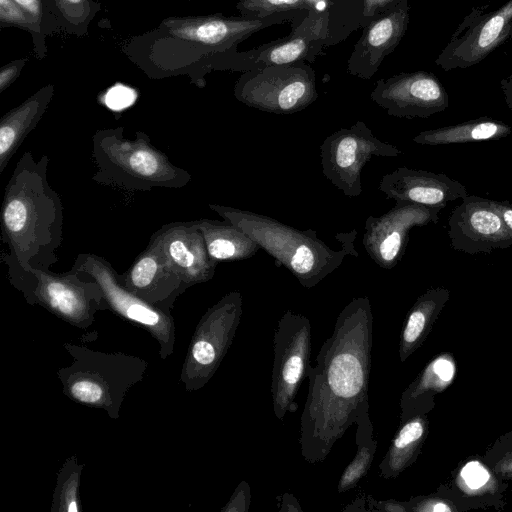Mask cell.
<instances>
[{"mask_svg":"<svg viewBox=\"0 0 512 512\" xmlns=\"http://www.w3.org/2000/svg\"><path fill=\"white\" fill-rule=\"evenodd\" d=\"M373 324L369 298H353L338 314L315 363L308 366L298 442L309 464L323 462L348 428L369 411Z\"/></svg>","mask_w":512,"mask_h":512,"instance_id":"1","label":"cell"},{"mask_svg":"<svg viewBox=\"0 0 512 512\" xmlns=\"http://www.w3.org/2000/svg\"><path fill=\"white\" fill-rule=\"evenodd\" d=\"M50 158L26 151L6 184L1 206V261L8 272L49 270L63 240V205L48 181Z\"/></svg>","mask_w":512,"mask_h":512,"instance_id":"2","label":"cell"},{"mask_svg":"<svg viewBox=\"0 0 512 512\" xmlns=\"http://www.w3.org/2000/svg\"><path fill=\"white\" fill-rule=\"evenodd\" d=\"M209 208L246 232L266 253L284 266L304 288H313L340 267L346 255L357 256L356 230L337 234L341 250H334L313 229L300 230L277 219L220 204Z\"/></svg>","mask_w":512,"mask_h":512,"instance_id":"3","label":"cell"},{"mask_svg":"<svg viewBox=\"0 0 512 512\" xmlns=\"http://www.w3.org/2000/svg\"><path fill=\"white\" fill-rule=\"evenodd\" d=\"M92 144L96 166L92 179L98 184L127 191H150L182 188L192 179L188 171L157 149L143 131L136 132L134 139H127L123 127L98 129Z\"/></svg>","mask_w":512,"mask_h":512,"instance_id":"4","label":"cell"},{"mask_svg":"<svg viewBox=\"0 0 512 512\" xmlns=\"http://www.w3.org/2000/svg\"><path fill=\"white\" fill-rule=\"evenodd\" d=\"M234 95L241 103L260 111L296 113L318 98L316 74L305 62L252 68L239 77Z\"/></svg>","mask_w":512,"mask_h":512,"instance_id":"5","label":"cell"},{"mask_svg":"<svg viewBox=\"0 0 512 512\" xmlns=\"http://www.w3.org/2000/svg\"><path fill=\"white\" fill-rule=\"evenodd\" d=\"M271 395L274 415L281 422L295 412L298 390L307 377L311 355L310 320L287 310L278 320L273 336Z\"/></svg>","mask_w":512,"mask_h":512,"instance_id":"6","label":"cell"},{"mask_svg":"<svg viewBox=\"0 0 512 512\" xmlns=\"http://www.w3.org/2000/svg\"><path fill=\"white\" fill-rule=\"evenodd\" d=\"M402 151L377 138L362 121L340 128L320 145L322 173L347 197L363 192L361 173L373 157H397Z\"/></svg>","mask_w":512,"mask_h":512,"instance_id":"7","label":"cell"},{"mask_svg":"<svg viewBox=\"0 0 512 512\" xmlns=\"http://www.w3.org/2000/svg\"><path fill=\"white\" fill-rule=\"evenodd\" d=\"M474 7L454 31L435 64L444 71L474 66L512 39V0L496 10Z\"/></svg>","mask_w":512,"mask_h":512,"instance_id":"8","label":"cell"},{"mask_svg":"<svg viewBox=\"0 0 512 512\" xmlns=\"http://www.w3.org/2000/svg\"><path fill=\"white\" fill-rule=\"evenodd\" d=\"M308 11V10H307ZM307 11L275 15L264 19L245 17H170L163 31L174 39L195 45L200 53H227L250 35L274 24L302 18Z\"/></svg>","mask_w":512,"mask_h":512,"instance_id":"9","label":"cell"},{"mask_svg":"<svg viewBox=\"0 0 512 512\" xmlns=\"http://www.w3.org/2000/svg\"><path fill=\"white\" fill-rule=\"evenodd\" d=\"M370 97L390 116L428 118L446 110L448 94L435 74L403 72L376 82Z\"/></svg>","mask_w":512,"mask_h":512,"instance_id":"10","label":"cell"},{"mask_svg":"<svg viewBox=\"0 0 512 512\" xmlns=\"http://www.w3.org/2000/svg\"><path fill=\"white\" fill-rule=\"evenodd\" d=\"M441 208L413 203H396L382 215L369 216L365 221L363 246L379 267L392 269L402 259L414 227L439 221Z\"/></svg>","mask_w":512,"mask_h":512,"instance_id":"11","label":"cell"},{"mask_svg":"<svg viewBox=\"0 0 512 512\" xmlns=\"http://www.w3.org/2000/svg\"><path fill=\"white\" fill-rule=\"evenodd\" d=\"M329 21L328 11L311 8L283 39L254 50L231 54L236 57V61L231 63L232 69L246 71L269 65L313 61L328 40Z\"/></svg>","mask_w":512,"mask_h":512,"instance_id":"12","label":"cell"},{"mask_svg":"<svg viewBox=\"0 0 512 512\" xmlns=\"http://www.w3.org/2000/svg\"><path fill=\"white\" fill-rule=\"evenodd\" d=\"M454 250L467 254L491 253L512 246V236L490 199L466 195L448 220Z\"/></svg>","mask_w":512,"mask_h":512,"instance_id":"13","label":"cell"},{"mask_svg":"<svg viewBox=\"0 0 512 512\" xmlns=\"http://www.w3.org/2000/svg\"><path fill=\"white\" fill-rule=\"evenodd\" d=\"M408 0H398L365 27L348 59L347 72L362 79L372 78L384 58L391 54L408 28Z\"/></svg>","mask_w":512,"mask_h":512,"instance_id":"14","label":"cell"},{"mask_svg":"<svg viewBox=\"0 0 512 512\" xmlns=\"http://www.w3.org/2000/svg\"><path fill=\"white\" fill-rule=\"evenodd\" d=\"M8 273L16 283L30 287L50 307L69 317L81 315L90 299L103 295L94 280L74 269L63 274L34 268Z\"/></svg>","mask_w":512,"mask_h":512,"instance_id":"15","label":"cell"},{"mask_svg":"<svg viewBox=\"0 0 512 512\" xmlns=\"http://www.w3.org/2000/svg\"><path fill=\"white\" fill-rule=\"evenodd\" d=\"M378 189L396 203H413L443 209L464 198L466 187L443 173L399 167L385 174Z\"/></svg>","mask_w":512,"mask_h":512,"instance_id":"16","label":"cell"},{"mask_svg":"<svg viewBox=\"0 0 512 512\" xmlns=\"http://www.w3.org/2000/svg\"><path fill=\"white\" fill-rule=\"evenodd\" d=\"M153 235L185 284L204 282L213 277L218 262L209 255L197 220L166 224Z\"/></svg>","mask_w":512,"mask_h":512,"instance_id":"17","label":"cell"},{"mask_svg":"<svg viewBox=\"0 0 512 512\" xmlns=\"http://www.w3.org/2000/svg\"><path fill=\"white\" fill-rule=\"evenodd\" d=\"M72 269L94 280L100 286L103 296L126 317L149 326H155L161 321L157 311L122 285L119 275L107 259L93 253H80Z\"/></svg>","mask_w":512,"mask_h":512,"instance_id":"18","label":"cell"},{"mask_svg":"<svg viewBox=\"0 0 512 512\" xmlns=\"http://www.w3.org/2000/svg\"><path fill=\"white\" fill-rule=\"evenodd\" d=\"M124 287L149 297L168 295L184 283L167 260L157 238L152 234L147 247L135 258L125 274L119 276Z\"/></svg>","mask_w":512,"mask_h":512,"instance_id":"19","label":"cell"},{"mask_svg":"<svg viewBox=\"0 0 512 512\" xmlns=\"http://www.w3.org/2000/svg\"><path fill=\"white\" fill-rule=\"evenodd\" d=\"M53 94V86H45L3 115L0 120V173H3L27 135L37 126Z\"/></svg>","mask_w":512,"mask_h":512,"instance_id":"20","label":"cell"},{"mask_svg":"<svg viewBox=\"0 0 512 512\" xmlns=\"http://www.w3.org/2000/svg\"><path fill=\"white\" fill-rule=\"evenodd\" d=\"M197 222L208 253L217 262L246 260L261 249L246 232L228 220L204 218Z\"/></svg>","mask_w":512,"mask_h":512,"instance_id":"21","label":"cell"},{"mask_svg":"<svg viewBox=\"0 0 512 512\" xmlns=\"http://www.w3.org/2000/svg\"><path fill=\"white\" fill-rule=\"evenodd\" d=\"M512 133L507 123L490 117H480L441 128L425 130L413 138L420 145L439 146L499 140Z\"/></svg>","mask_w":512,"mask_h":512,"instance_id":"22","label":"cell"},{"mask_svg":"<svg viewBox=\"0 0 512 512\" xmlns=\"http://www.w3.org/2000/svg\"><path fill=\"white\" fill-rule=\"evenodd\" d=\"M424 432V422L419 417L406 421L400 427L378 466L381 478H395L411 463Z\"/></svg>","mask_w":512,"mask_h":512,"instance_id":"23","label":"cell"},{"mask_svg":"<svg viewBox=\"0 0 512 512\" xmlns=\"http://www.w3.org/2000/svg\"><path fill=\"white\" fill-rule=\"evenodd\" d=\"M356 454L343 470L337 490L344 493L352 489L368 473L374 459L378 441L374 436L373 423L369 411L360 415L356 421Z\"/></svg>","mask_w":512,"mask_h":512,"instance_id":"24","label":"cell"},{"mask_svg":"<svg viewBox=\"0 0 512 512\" xmlns=\"http://www.w3.org/2000/svg\"><path fill=\"white\" fill-rule=\"evenodd\" d=\"M441 290L430 291L423 295L415 303L403 326L400 340V358L402 361L418 345L428 324L429 317L433 314L439 302L443 299Z\"/></svg>","mask_w":512,"mask_h":512,"instance_id":"25","label":"cell"},{"mask_svg":"<svg viewBox=\"0 0 512 512\" xmlns=\"http://www.w3.org/2000/svg\"><path fill=\"white\" fill-rule=\"evenodd\" d=\"M319 2L320 0H241L237 9L242 17L264 19L319 8Z\"/></svg>","mask_w":512,"mask_h":512,"instance_id":"26","label":"cell"},{"mask_svg":"<svg viewBox=\"0 0 512 512\" xmlns=\"http://www.w3.org/2000/svg\"><path fill=\"white\" fill-rule=\"evenodd\" d=\"M228 344L213 343L209 340L197 341L192 349L193 358L203 366H211L218 361L219 355L223 353Z\"/></svg>","mask_w":512,"mask_h":512,"instance_id":"27","label":"cell"},{"mask_svg":"<svg viewBox=\"0 0 512 512\" xmlns=\"http://www.w3.org/2000/svg\"><path fill=\"white\" fill-rule=\"evenodd\" d=\"M0 20L2 24L14 25H27L37 21L13 0H0Z\"/></svg>","mask_w":512,"mask_h":512,"instance_id":"28","label":"cell"},{"mask_svg":"<svg viewBox=\"0 0 512 512\" xmlns=\"http://www.w3.org/2000/svg\"><path fill=\"white\" fill-rule=\"evenodd\" d=\"M62 15L71 23L85 21L90 12V0H55Z\"/></svg>","mask_w":512,"mask_h":512,"instance_id":"29","label":"cell"},{"mask_svg":"<svg viewBox=\"0 0 512 512\" xmlns=\"http://www.w3.org/2000/svg\"><path fill=\"white\" fill-rule=\"evenodd\" d=\"M461 476L471 489H478L489 480L488 471L477 461L467 463L461 471Z\"/></svg>","mask_w":512,"mask_h":512,"instance_id":"30","label":"cell"},{"mask_svg":"<svg viewBox=\"0 0 512 512\" xmlns=\"http://www.w3.org/2000/svg\"><path fill=\"white\" fill-rule=\"evenodd\" d=\"M72 395L82 402L94 403L101 399L102 388L90 381H79L71 387Z\"/></svg>","mask_w":512,"mask_h":512,"instance_id":"31","label":"cell"},{"mask_svg":"<svg viewBox=\"0 0 512 512\" xmlns=\"http://www.w3.org/2000/svg\"><path fill=\"white\" fill-rule=\"evenodd\" d=\"M134 91L129 87L117 85L111 88L106 95V103L111 109L123 108L135 99Z\"/></svg>","mask_w":512,"mask_h":512,"instance_id":"32","label":"cell"},{"mask_svg":"<svg viewBox=\"0 0 512 512\" xmlns=\"http://www.w3.org/2000/svg\"><path fill=\"white\" fill-rule=\"evenodd\" d=\"M454 375V366L451 361L438 358L424 373V377H437L442 382H449Z\"/></svg>","mask_w":512,"mask_h":512,"instance_id":"33","label":"cell"},{"mask_svg":"<svg viewBox=\"0 0 512 512\" xmlns=\"http://www.w3.org/2000/svg\"><path fill=\"white\" fill-rule=\"evenodd\" d=\"M251 503V489L247 482L242 481L237 488L236 495H234L229 510L232 511H248Z\"/></svg>","mask_w":512,"mask_h":512,"instance_id":"34","label":"cell"},{"mask_svg":"<svg viewBox=\"0 0 512 512\" xmlns=\"http://www.w3.org/2000/svg\"><path fill=\"white\" fill-rule=\"evenodd\" d=\"M398 0H363L364 16L374 19Z\"/></svg>","mask_w":512,"mask_h":512,"instance_id":"35","label":"cell"},{"mask_svg":"<svg viewBox=\"0 0 512 512\" xmlns=\"http://www.w3.org/2000/svg\"><path fill=\"white\" fill-rule=\"evenodd\" d=\"M24 65V61H20L19 63H12L11 65H7L0 70V92H3L6 88H8L11 83L18 76L22 66Z\"/></svg>","mask_w":512,"mask_h":512,"instance_id":"36","label":"cell"},{"mask_svg":"<svg viewBox=\"0 0 512 512\" xmlns=\"http://www.w3.org/2000/svg\"><path fill=\"white\" fill-rule=\"evenodd\" d=\"M490 203L493 206V208L498 212L505 226L507 227L509 233L512 236V203L508 201L496 200H490Z\"/></svg>","mask_w":512,"mask_h":512,"instance_id":"37","label":"cell"},{"mask_svg":"<svg viewBox=\"0 0 512 512\" xmlns=\"http://www.w3.org/2000/svg\"><path fill=\"white\" fill-rule=\"evenodd\" d=\"M23 10L30 14L36 20L42 14V3L41 0H13Z\"/></svg>","mask_w":512,"mask_h":512,"instance_id":"38","label":"cell"},{"mask_svg":"<svg viewBox=\"0 0 512 512\" xmlns=\"http://www.w3.org/2000/svg\"><path fill=\"white\" fill-rule=\"evenodd\" d=\"M279 500V511H302V508L300 507L298 501L296 498L289 494L285 493L281 497L278 498Z\"/></svg>","mask_w":512,"mask_h":512,"instance_id":"39","label":"cell"},{"mask_svg":"<svg viewBox=\"0 0 512 512\" xmlns=\"http://www.w3.org/2000/svg\"><path fill=\"white\" fill-rule=\"evenodd\" d=\"M500 87L504 96L505 103L512 113V75L503 78L500 81Z\"/></svg>","mask_w":512,"mask_h":512,"instance_id":"40","label":"cell"},{"mask_svg":"<svg viewBox=\"0 0 512 512\" xmlns=\"http://www.w3.org/2000/svg\"><path fill=\"white\" fill-rule=\"evenodd\" d=\"M413 510L417 511H435V512H442V511H451L450 507H448L446 504L442 502H435L433 504L426 503L424 505H419L418 507H414Z\"/></svg>","mask_w":512,"mask_h":512,"instance_id":"41","label":"cell"},{"mask_svg":"<svg viewBox=\"0 0 512 512\" xmlns=\"http://www.w3.org/2000/svg\"><path fill=\"white\" fill-rule=\"evenodd\" d=\"M67 510L69 512H76L77 511V506H76V503L75 502H71L67 508Z\"/></svg>","mask_w":512,"mask_h":512,"instance_id":"42","label":"cell"}]
</instances>
